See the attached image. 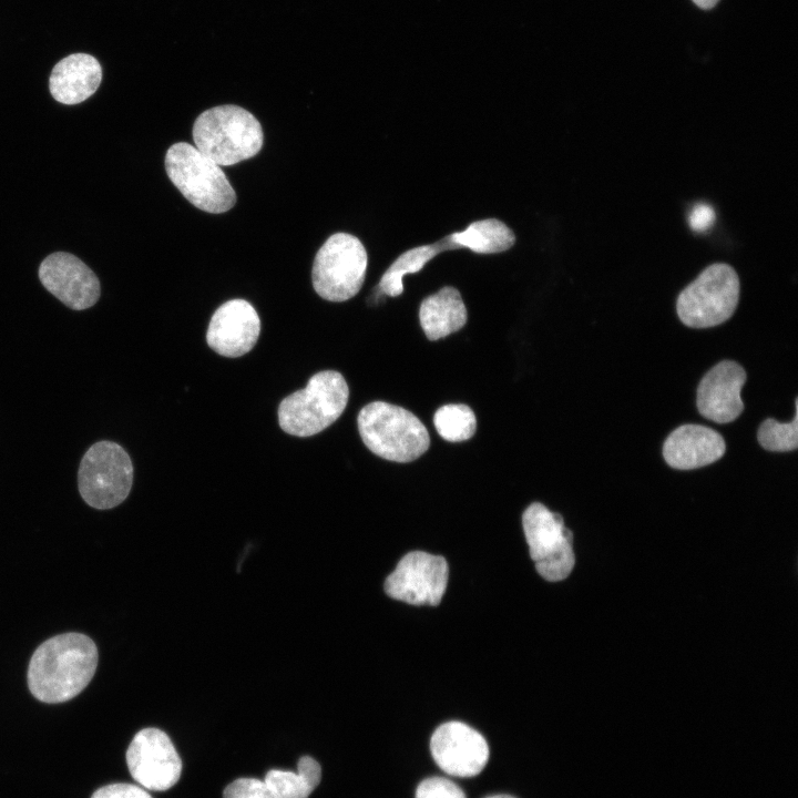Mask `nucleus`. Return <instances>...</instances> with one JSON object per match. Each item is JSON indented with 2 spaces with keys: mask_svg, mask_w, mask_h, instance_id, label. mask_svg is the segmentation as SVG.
<instances>
[{
  "mask_svg": "<svg viewBox=\"0 0 798 798\" xmlns=\"http://www.w3.org/2000/svg\"><path fill=\"white\" fill-rule=\"evenodd\" d=\"M95 643L81 633H64L42 643L28 668L32 695L49 704L63 703L79 695L98 666Z\"/></svg>",
  "mask_w": 798,
  "mask_h": 798,
  "instance_id": "obj_1",
  "label": "nucleus"
},
{
  "mask_svg": "<svg viewBox=\"0 0 798 798\" xmlns=\"http://www.w3.org/2000/svg\"><path fill=\"white\" fill-rule=\"evenodd\" d=\"M195 147L219 166H229L255 156L264 133L258 120L247 110L218 105L201 113L193 125Z\"/></svg>",
  "mask_w": 798,
  "mask_h": 798,
  "instance_id": "obj_2",
  "label": "nucleus"
},
{
  "mask_svg": "<svg viewBox=\"0 0 798 798\" xmlns=\"http://www.w3.org/2000/svg\"><path fill=\"white\" fill-rule=\"evenodd\" d=\"M358 430L366 447L375 454L395 462H411L430 446L426 426L407 409L383 401L365 406L357 417Z\"/></svg>",
  "mask_w": 798,
  "mask_h": 798,
  "instance_id": "obj_3",
  "label": "nucleus"
},
{
  "mask_svg": "<svg viewBox=\"0 0 798 798\" xmlns=\"http://www.w3.org/2000/svg\"><path fill=\"white\" fill-rule=\"evenodd\" d=\"M349 389L344 376L335 370L315 374L304 389L282 400L278 422L288 434L314 436L332 424L344 412Z\"/></svg>",
  "mask_w": 798,
  "mask_h": 798,
  "instance_id": "obj_4",
  "label": "nucleus"
},
{
  "mask_svg": "<svg viewBox=\"0 0 798 798\" xmlns=\"http://www.w3.org/2000/svg\"><path fill=\"white\" fill-rule=\"evenodd\" d=\"M165 170L182 195L204 212L225 213L236 203L222 167L192 144L174 143L166 152Z\"/></svg>",
  "mask_w": 798,
  "mask_h": 798,
  "instance_id": "obj_5",
  "label": "nucleus"
},
{
  "mask_svg": "<svg viewBox=\"0 0 798 798\" xmlns=\"http://www.w3.org/2000/svg\"><path fill=\"white\" fill-rule=\"evenodd\" d=\"M133 483L129 453L113 441L93 443L83 454L78 470L79 492L86 504L108 510L121 504Z\"/></svg>",
  "mask_w": 798,
  "mask_h": 798,
  "instance_id": "obj_6",
  "label": "nucleus"
},
{
  "mask_svg": "<svg viewBox=\"0 0 798 798\" xmlns=\"http://www.w3.org/2000/svg\"><path fill=\"white\" fill-rule=\"evenodd\" d=\"M739 299V278L735 269L724 263L706 267L679 294L676 310L683 324L707 328L726 321L734 314Z\"/></svg>",
  "mask_w": 798,
  "mask_h": 798,
  "instance_id": "obj_7",
  "label": "nucleus"
},
{
  "mask_svg": "<svg viewBox=\"0 0 798 798\" xmlns=\"http://www.w3.org/2000/svg\"><path fill=\"white\" fill-rule=\"evenodd\" d=\"M367 252L351 234L336 233L318 249L311 270L315 291L329 301H346L362 287Z\"/></svg>",
  "mask_w": 798,
  "mask_h": 798,
  "instance_id": "obj_8",
  "label": "nucleus"
},
{
  "mask_svg": "<svg viewBox=\"0 0 798 798\" xmlns=\"http://www.w3.org/2000/svg\"><path fill=\"white\" fill-rule=\"evenodd\" d=\"M530 556L538 573L550 582L566 579L574 567L573 534L559 513L539 502L530 504L522 515Z\"/></svg>",
  "mask_w": 798,
  "mask_h": 798,
  "instance_id": "obj_9",
  "label": "nucleus"
},
{
  "mask_svg": "<svg viewBox=\"0 0 798 798\" xmlns=\"http://www.w3.org/2000/svg\"><path fill=\"white\" fill-rule=\"evenodd\" d=\"M448 563L440 555L422 551L407 553L385 581L391 598L412 605H438L446 592Z\"/></svg>",
  "mask_w": 798,
  "mask_h": 798,
  "instance_id": "obj_10",
  "label": "nucleus"
},
{
  "mask_svg": "<svg viewBox=\"0 0 798 798\" xmlns=\"http://www.w3.org/2000/svg\"><path fill=\"white\" fill-rule=\"evenodd\" d=\"M131 776L143 788L166 790L181 777L182 760L170 737L161 729L140 730L126 750Z\"/></svg>",
  "mask_w": 798,
  "mask_h": 798,
  "instance_id": "obj_11",
  "label": "nucleus"
},
{
  "mask_svg": "<svg viewBox=\"0 0 798 798\" xmlns=\"http://www.w3.org/2000/svg\"><path fill=\"white\" fill-rule=\"evenodd\" d=\"M430 750L437 765L457 777L477 776L489 760V746L484 737L457 720L444 723L434 730Z\"/></svg>",
  "mask_w": 798,
  "mask_h": 798,
  "instance_id": "obj_12",
  "label": "nucleus"
},
{
  "mask_svg": "<svg viewBox=\"0 0 798 798\" xmlns=\"http://www.w3.org/2000/svg\"><path fill=\"white\" fill-rule=\"evenodd\" d=\"M38 275L43 287L71 309H88L100 298L96 275L72 254L49 255L40 264Z\"/></svg>",
  "mask_w": 798,
  "mask_h": 798,
  "instance_id": "obj_13",
  "label": "nucleus"
},
{
  "mask_svg": "<svg viewBox=\"0 0 798 798\" xmlns=\"http://www.w3.org/2000/svg\"><path fill=\"white\" fill-rule=\"evenodd\" d=\"M260 320L255 308L244 299H232L213 314L206 332L207 345L224 357H241L255 346Z\"/></svg>",
  "mask_w": 798,
  "mask_h": 798,
  "instance_id": "obj_14",
  "label": "nucleus"
},
{
  "mask_svg": "<svg viewBox=\"0 0 798 798\" xmlns=\"http://www.w3.org/2000/svg\"><path fill=\"white\" fill-rule=\"evenodd\" d=\"M746 381L744 368L724 360L714 366L697 389V408L702 416L718 423L734 421L743 411L740 390Z\"/></svg>",
  "mask_w": 798,
  "mask_h": 798,
  "instance_id": "obj_15",
  "label": "nucleus"
},
{
  "mask_svg": "<svg viewBox=\"0 0 798 798\" xmlns=\"http://www.w3.org/2000/svg\"><path fill=\"white\" fill-rule=\"evenodd\" d=\"M725 450V440L715 430L699 424H684L667 437L663 456L672 468L690 470L715 462Z\"/></svg>",
  "mask_w": 798,
  "mask_h": 798,
  "instance_id": "obj_16",
  "label": "nucleus"
},
{
  "mask_svg": "<svg viewBox=\"0 0 798 798\" xmlns=\"http://www.w3.org/2000/svg\"><path fill=\"white\" fill-rule=\"evenodd\" d=\"M101 80L102 68L93 55L73 53L53 66L49 89L55 101L73 105L95 93Z\"/></svg>",
  "mask_w": 798,
  "mask_h": 798,
  "instance_id": "obj_17",
  "label": "nucleus"
},
{
  "mask_svg": "<svg viewBox=\"0 0 798 798\" xmlns=\"http://www.w3.org/2000/svg\"><path fill=\"white\" fill-rule=\"evenodd\" d=\"M467 318L461 295L451 286L426 297L419 309L420 325L429 340H438L460 330Z\"/></svg>",
  "mask_w": 798,
  "mask_h": 798,
  "instance_id": "obj_18",
  "label": "nucleus"
},
{
  "mask_svg": "<svg viewBox=\"0 0 798 798\" xmlns=\"http://www.w3.org/2000/svg\"><path fill=\"white\" fill-rule=\"evenodd\" d=\"M450 238L459 247L480 254L504 252L515 243L513 232L495 218L473 222L463 232L451 234Z\"/></svg>",
  "mask_w": 798,
  "mask_h": 798,
  "instance_id": "obj_19",
  "label": "nucleus"
},
{
  "mask_svg": "<svg viewBox=\"0 0 798 798\" xmlns=\"http://www.w3.org/2000/svg\"><path fill=\"white\" fill-rule=\"evenodd\" d=\"M321 768L309 756L298 760L297 773L272 769L265 776V781L277 798H308L319 785Z\"/></svg>",
  "mask_w": 798,
  "mask_h": 798,
  "instance_id": "obj_20",
  "label": "nucleus"
},
{
  "mask_svg": "<svg viewBox=\"0 0 798 798\" xmlns=\"http://www.w3.org/2000/svg\"><path fill=\"white\" fill-rule=\"evenodd\" d=\"M460 248L450 236L432 245L415 247L400 255L380 279L379 287L388 296L396 297L403 291L402 276L419 272L433 256L444 249Z\"/></svg>",
  "mask_w": 798,
  "mask_h": 798,
  "instance_id": "obj_21",
  "label": "nucleus"
},
{
  "mask_svg": "<svg viewBox=\"0 0 798 798\" xmlns=\"http://www.w3.org/2000/svg\"><path fill=\"white\" fill-rule=\"evenodd\" d=\"M433 423L440 437L450 442L466 441L477 430L475 415L463 403L440 407L434 413Z\"/></svg>",
  "mask_w": 798,
  "mask_h": 798,
  "instance_id": "obj_22",
  "label": "nucleus"
},
{
  "mask_svg": "<svg viewBox=\"0 0 798 798\" xmlns=\"http://www.w3.org/2000/svg\"><path fill=\"white\" fill-rule=\"evenodd\" d=\"M798 400H795L796 413L791 422L781 423L766 419L759 427L757 438L760 446L769 451H791L798 447Z\"/></svg>",
  "mask_w": 798,
  "mask_h": 798,
  "instance_id": "obj_23",
  "label": "nucleus"
},
{
  "mask_svg": "<svg viewBox=\"0 0 798 798\" xmlns=\"http://www.w3.org/2000/svg\"><path fill=\"white\" fill-rule=\"evenodd\" d=\"M223 798H277V796L265 780L238 778L224 789Z\"/></svg>",
  "mask_w": 798,
  "mask_h": 798,
  "instance_id": "obj_24",
  "label": "nucleus"
},
{
  "mask_svg": "<svg viewBox=\"0 0 798 798\" xmlns=\"http://www.w3.org/2000/svg\"><path fill=\"white\" fill-rule=\"evenodd\" d=\"M416 798H467L463 790L443 777L422 780L416 790Z\"/></svg>",
  "mask_w": 798,
  "mask_h": 798,
  "instance_id": "obj_25",
  "label": "nucleus"
},
{
  "mask_svg": "<svg viewBox=\"0 0 798 798\" xmlns=\"http://www.w3.org/2000/svg\"><path fill=\"white\" fill-rule=\"evenodd\" d=\"M91 798H152L151 795L136 785L111 784L95 790Z\"/></svg>",
  "mask_w": 798,
  "mask_h": 798,
  "instance_id": "obj_26",
  "label": "nucleus"
},
{
  "mask_svg": "<svg viewBox=\"0 0 798 798\" xmlns=\"http://www.w3.org/2000/svg\"><path fill=\"white\" fill-rule=\"evenodd\" d=\"M716 215L714 208L704 203L696 204L689 214V226L694 232H705L715 222Z\"/></svg>",
  "mask_w": 798,
  "mask_h": 798,
  "instance_id": "obj_27",
  "label": "nucleus"
},
{
  "mask_svg": "<svg viewBox=\"0 0 798 798\" xmlns=\"http://www.w3.org/2000/svg\"><path fill=\"white\" fill-rule=\"evenodd\" d=\"M698 8L708 10L713 9L719 0H692Z\"/></svg>",
  "mask_w": 798,
  "mask_h": 798,
  "instance_id": "obj_28",
  "label": "nucleus"
},
{
  "mask_svg": "<svg viewBox=\"0 0 798 798\" xmlns=\"http://www.w3.org/2000/svg\"><path fill=\"white\" fill-rule=\"evenodd\" d=\"M485 798H515V797L502 794V795L488 796Z\"/></svg>",
  "mask_w": 798,
  "mask_h": 798,
  "instance_id": "obj_29",
  "label": "nucleus"
}]
</instances>
